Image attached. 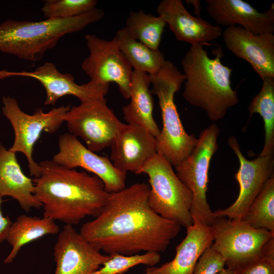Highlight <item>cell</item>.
Instances as JSON below:
<instances>
[{
  "label": "cell",
  "instance_id": "6da1fadb",
  "mask_svg": "<svg viewBox=\"0 0 274 274\" xmlns=\"http://www.w3.org/2000/svg\"><path fill=\"white\" fill-rule=\"evenodd\" d=\"M149 191V184L142 182L110 193L97 216L83 224L79 233L109 255L164 252L182 226L152 210Z\"/></svg>",
  "mask_w": 274,
  "mask_h": 274
},
{
  "label": "cell",
  "instance_id": "7a4b0ae2",
  "mask_svg": "<svg viewBox=\"0 0 274 274\" xmlns=\"http://www.w3.org/2000/svg\"><path fill=\"white\" fill-rule=\"evenodd\" d=\"M39 164L40 175L32 180L43 217L73 225L86 217L97 216L109 194L100 179L53 160Z\"/></svg>",
  "mask_w": 274,
  "mask_h": 274
},
{
  "label": "cell",
  "instance_id": "3957f363",
  "mask_svg": "<svg viewBox=\"0 0 274 274\" xmlns=\"http://www.w3.org/2000/svg\"><path fill=\"white\" fill-rule=\"evenodd\" d=\"M202 44L191 45L181 61L185 76L183 97L190 105L204 110L213 121L222 119L237 104L236 90L231 86L232 68L222 64V48L210 58Z\"/></svg>",
  "mask_w": 274,
  "mask_h": 274
},
{
  "label": "cell",
  "instance_id": "277c9868",
  "mask_svg": "<svg viewBox=\"0 0 274 274\" xmlns=\"http://www.w3.org/2000/svg\"><path fill=\"white\" fill-rule=\"evenodd\" d=\"M104 15L102 10L95 8L66 19L37 22L8 19L0 24V52L29 61L40 60L62 37L83 30L100 21Z\"/></svg>",
  "mask_w": 274,
  "mask_h": 274
},
{
  "label": "cell",
  "instance_id": "5b68a950",
  "mask_svg": "<svg viewBox=\"0 0 274 274\" xmlns=\"http://www.w3.org/2000/svg\"><path fill=\"white\" fill-rule=\"evenodd\" d=\"M150 77L151 92L158 97L162 119V129L156 138L157 152L175 167L190 155L198 142L194 134L185 131L174 101L185 76L172 61L165 60Z\"/></svg>",
  "mask_w": 274,
  "mask_h": 274
},
{
  "label": "cell",
  "instance_id": "8992f818",
  "mask_svg": "<svg viewBox=\"0 0 274 274\" xmlns=\"http://www.w3.org/2000/svg\"><path fill=\"white\" fill-rule=\"evenodd\" d=\"M141 174L148 176V203L154 212L186 228L193 224L192 194L164 156L155 154L139 170L138 174Z\"/></svg>",
  "mask_w": 274,
  "mask_h": 274
},
{
  "label": "cell",
  "instance_id": "52a82bcc",
  "mask_svg": "<svg viewBox=\"0 0 274 274\" xmlns=\"http://www.w3.org/2000/svg\"><path fill=\"white\" fill-rule=\"evenodd\" d=\"M220 129L215 124L200 132L197 145L190 155L175 167L176 173L192 195L190 210L193 223L212 226L215 217L207 198L209 170L218 145Z\"/></svg>",
  "mask_w": 274,
  "mask_h": 274
},
{
  "label": "cell",
  "instance_id": "ba28073f",
  "mask_svg": "<svg viewBox=\"0 0 274 274\" xmlns=\"http://www.w3.org/2000/svg\"><path fill=\"white\" fill-rule=\"evenodd\" d=\"M2 101L3 114L10 122L15 135L13 145L9 150L23 153L28 161L30 175L38 178L41 168L32 158L33 147L43 131L53 133L60 128L64 122L63 116L71 108L70 105L54 108L47 113L38 108L29 115L21 110L13 97L4 96Z\"/></svg>",
  "mask_w": 274,
  "mask_h": 274
},
{
  "label": "cell",
  "instance_id": "9c48e42d",
  "mask_svg": "<svg viewBox=\"0 0 274 274\" xmlns=\"http://www.w3.org/2000/svg\"><path fill=\"white\" fill-rule=\"evenodd\" d=\"M213 242L211 247L233 268L258 256L266 244L274 238V232L256 229L244 220L216 217L211 226Z\"/></svg>",
  "mask_w": 274,
  "mask_h": 274
},
{
  "label": "cell",
  "instance_id": "30bf717a",
  "mask_svg": "<svg viewBox=\"0 0 274 274\" xmlns=\"http://www.w3.org/2000/svg\"><path fill=\"white\" fill-rule=\"evenodd\" d=\"M70 133L80 137L93 152L111 146L122 123L105 97L71 107L63 117Z\"/></svg>",
  "mask_w": 274,
  "mask_h": 274
},
{
  "label": "cell",
  "instance_id": "8fae6325",
  "mask_svg": "<svg viewBox=\"0 0 274 274\" xmlns=\"http://www.w3.org/2000/svg\"><path fill=\"white\" fill-rule=\"evenodd\" d=\"M85 39L89 54L81 67L90 81L100 85L114 82L124 98H129L133 70L120 50L116 38L107 41L88 34Z\"/></svg>",
  "mask_w": 274,
  "mask_h": 274
},
{
  "label": "cell",
  "instance_id": "7c38bea8",
  "mask_svg": "<svg viewBox=\"0 0 274 274\" xmlns=\"http://www.w3.org/2000/svg\"><path fill=\"white\" fill-rule=\"evenodd\" d=\"M227 142L239 163V168L235 174V179L239 185V193L232 204L225 209L214 211V216L215 218L224 217L243 220L250 205L266 181L274 175V156L259 155L257 158L250 160L242 154L234 136H230Z\"/></svg>",
  "mask_w": 274,
  "mask_h": 274
},
{
  "label": "cell",
  "instance_id": "4fadbf2b",
  "mask_svg": "<svg viewBox=\"0 0 274 274\" xmlns=\"http://www.w3.org/2000/svg\"><path fill=\"white\" fill-rule=\"evenodd\" d=\"M58 152L53 160L71 169L81 167L97 176L108 193L119 191L126 187L127 173L113 165L107 156H99L89 150L70 133L60 135Z\"/></svg>",
  "mask_w": 274,
  "mask_h": 274
},
{
  "label": "cell",
  "instance_id": "5bb4252c",
  "mask_svg": "<svg viewBox=\"0 0 274 274\" xmlns=\"http://www.w3.org/2000/svg\"><path fill=\"white\" fill-rule=\"evenodd\" d=\"M11 77H24L38 81L45 89V105H55L61 97H77L82 102L105 97L109 85H100L90 81L81 85L75 82L73 76L61 73L51 62H46L31 72H12L0 70V80Z\"/></svg>",
  "mask_w": 274,
  "mask_h": 274
},
{
  "label": "cell",
  "instance_id": "9a60e30c",
  "mask_svg": "<svg viewBox=\"0 0 274 274\" xmlns=\"http://www.w3.org/2000/svg\"><path fill=\"white\" fill-rule=\"evenodd\" d=\"M54 274H92L111 258L89 244L73 226L65 224L54 247Z\"/></svg>",
  "mask_w": 274,
  "mask_h": 274
},
{
  "label": "cell",
  "instance_id": "2e32d148",
  "mask_svg": "<svg viewBox=\"0 0 274 274\" xmlns=\"http://www.w3.org/2000/svg\"><path fill=\"white\" fill-rule=\"evenodd\" d=\"M222 36L226 47L248 62L262 80L274 77L273 33L255 34L235 25L227 27Z\"/></svg>",
  "mask_w": 274,
  "mask_h": 274
},
{
  "label": "cell",
  "instance_id": "e0dca14e",
  "mask_svg": "<svg viewBox=\"0 0 274 274\" xmlns=\"http://www.w3.org/2000/svg\"><path fill=\"white\" fill-rule=\"evenodd\" d=\"M110 160L118 169L138 174L157 153L156 139L143 127L123 123L110 146Z\"/></svg>",
  "mask_w": 274,
  "mask_h": 274
},
{
  "label": "cell",
  "instance_id": "ac0fdd59",
  "mask_svg": "<svg viewBox=\"0 0 274 274\" xmlns=\"http://www.w3.org/2000/svg\"><path fill=\"white\" fill-rule=\"evenodd\" d=\"M207 11L218 26L237 25L255 34L274 32L273 4L260 12L242 0H206Z\"/></svg>",
  "mask_w": 274,
  "mask_h": 274
},
{
  "label": "cell",
  "instance_id": "d6986e66",
  "mask_svg": "<svg viewBox=\"0 0 274 274\" xmlns=\"http://www.w3.org/2000/svg\"><path fill=\"white\" fill-rule=\"evenodd\" d=\"M156 11L168 25L178 41L193 45L202 44L218 39L222 29L209 21L192 16L185 8L181 0H162Z\"/></svg>",
  "mask_w": 274,
  "mask_h": 274
},
{
  "label": "cell",
  "instance_id": "ffe728a7",
  "mask_svg": "<svg viewBox=\"0 0 274 274\" xmlns=\"http://www.w3.org/2000/svg\"><path fill=\"white\" fill-rule=\"evenodd\" d=\"M213 242L211 226L193 223L186 228L185 238L176 246L174 258L159 267L147 269L151 274H192L199 258Z\"/></svg>",
  "mask_w": 274,
  "mask_h": 274
},
{
  "label": "cell",
  "instance_id": "44dd1931",
  "mask_svg": "<svg viewBox=\"0 0 274 274\" xmlns=\"http://www.w3.org/2000/svg\"><path fill=\"white\" fill-rule=\"evenodd\" d=\"M0 195L11 196L26 212L40 209L42 203L35 196L33 180L23 173L16 153L7 150L0 142Z\"/></svg>",
  "mask_w": 274,
  "mask_h": 274
},
{
  "label": "cell",
  "instance_id": "7402d4cb",
  "mask_svg": "<svg viewBox=\"0 0 274 274\" xmlns=\"http://www.w3.org/2000/svg\"><path fill=\"white\" fill-rule=\"evenodd\" d=\"M150 85L149 74L133 70L130 89V100L123 107L122 112L127 124L141 126L157 138L160 130L153 118L154 102Z\"/></svg>",
  "mask_w": 274,
  "mask_h": 274
},
{
  "label": "cell",
  "instance_id": "603a6c76",
  "mask_svg": "<svg viewBox=\"0 0 274 274\" xmlns=\"http://www.w3.org/2000/svg\"><path fill=\"white\" fill-rule=\"evenodd\" d=\"M52 219L21 215L12 222L6 241L12 250L4 259L5 264L12 263L21 248L33 241L48 234L59 232V227Z\"/></svg>",
  "mask_w": 274,
  "mask_h": 274
},
{
  "label": "cell",
  "instance_id": "cb8c5ba5",
  "mask_svg": "<svg viewBox=\"0 0 274 274\" xmlns=\"http://www.w3.org/2000/svg\"><path fill=\"white\" fill-rule=\"evenodd\" d=\"M119 48L133 70L149 75L157 73L165 61L163 53L153 50L135 40L124 27L115 36Z\"/></svg>",
  "mask_w": 274,
  "mask_h": 274
},
{
  "label": "cell",
  "instance_id": "d4e9b609",
  "mask_svg": "<svg viewBox=\"0 0 274 274\" xmlns=\"http://www.w3.org/2000/svg\"><path fill=\"white\" fill-rule=\"evenodd\" d=\"M250 117L259 114L263 119L265 139L263 149L259 155L274 154V77L262 79L260 92L252 99L248 107Z\"/></svg>",
  "mask_w": 274,
  "mask_h": 274
},
{
  "label": "cell",
  "instance_id": "484cf974",
  "mask_svg": "<svg viewBox=\"0 0 274 274\" xmlns=\"http://www.w3.org/2000/svg\"><path fill=\"white\" fill-rule=\"evenodd\" d=\"M166 24L159 15L140 10L130 12L125 27L135 40L152 50H158Z\"/></svg>",
  "mask_w": 274,
  "mask_h": 274
},
{
  "label": "cell",
  "instance_id": "4316f807",
  "mask_svg": "<svg viewBox=\"0 0 274 274\" xmlns=\"http://www.w3.org/2000/svg\"><path fill=\"white\" fill-rule=\"evenodd\" d=\"M243 220L253 228L274 232V175L266 181Z\"/></svg>",
  "mask_w": 274,
  "mask_h": 274
},
{
  "label": "cell",
  "instance_id": "83f0119b",
  "mask_svg": "<svg viewBox=\"0 0 274 274\" xmlns=\"http://www.w3.org/2000/svg\"><path fill=\"white\" fill-rule=\"evenodd\" d=\"M104 262L92 274H122L129 269L140 264L154 266L160 260V255L157 252H146L143 254L124 255L114 254Z\"/></svg>",
  "mask_w": 274,
  "mask_h": 274
},
{
  "label": "cell",
  "instance_id": "f1b7e54d",
  "mask_svg": "<svg viewBox=\"0 0 274 274\" xmlns=\"http://www.w3.org/2000/svg\"><path fill=\"white\" fill-rule=\"evenodd\" d=\"M41 9L47 19H66L82 15L94 9L96 0H46Z\"/></svg>",
  "mask_w": 274,
  "mask_h": 274
},
{
  "label": "cell",
  "instance_id": "f546056e",
  "mask_svg": "<svg viewBox=\"0 0 274 274\" xmlns=\"http://www.w3.org/2000/svg\"><path fill=\"white\" fill-rule=\"evenodd\" d=\"M231 269L233 274H274V238L258 256Z\"/></svg>",
  "mask_w": 274,
  "mask_h": 274
},
{
  "label": "cell",
  "instance_id": "4dcf8cb0",
  "mask_svg": "<svg viewBox=\"0 0 274 274\" xmlns=\"http://www.w3.org/2000/svg\"><path fill=\"white\" fill-rule=\"evenodd\" d=\"M225 267L224 258L210 246L199 258L192 274H217Z\"/></svg>",
  "mask_w": 274,
  "mask_h": 274
},
{
  "label": "cell",
  "instance_id": "1f68e13d",
  "mask_svg": "<svg viewBox=\"0 0 274 274\" xmlns=\"http://www.w3.org/2000/svg\"><path fill=\"white\" fill-rule=\"evenodd\" d=\"M2 197L0 195V243L6 239L12 221L9 216H4L2 211Z\"/></svg>",
  "mask_w": 274,
  "mask_h": 274
},
{
  "label": "cell",
  "instance_id": "d6a6232c",
  "mask_svg": "<svg viewBox=\"0 0 274 274\" xmlns=\"http://www.w3.org/2000/svg\"><path fill=\"white\" fill-rule=\"evenodd\" d=\"M217 274H233V271L232 269L225 267Z\"/></svg>",
  "mask_w": 274,
  "mask_h": 274
},
{
  "label": "cell",
  "instance_id": "836d02e7",
  "mask_svg": "<svg viewBox=\"0 0 274 274\" xmlns=\"http://www.w3.org/2000/svg\"><path fill=\"white\" fill-rule=\"evenodd\" d=\"M145 271H146L145 274H151V272L148 269H146Z\"/></svg>",
  "mask_w": 274,
  "mask_h": 274
}]
</instances>
